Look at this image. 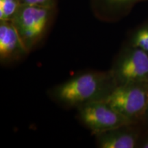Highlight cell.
<instances>
[{
  "instance_id": "9c48e42d",
  "label": "cell",
  "mask_w": 148,
  "mask_h": 148,
  "mask_svg": "<svg viewBox=\"0 0 148 148\" xmlns=\"http://www.w3.org/2000/svg\"><path fill=\"white\" fill-rule=\"evenodd\" d=\"M129 45L148 53V22L134 31L130 40Z\"/></svg>"
},
{
  "instance_id": "6da1fadb",
  "label": "cell",
  "mask_w": 148,
  "mask_h": 148,
  "mask_svg": "<svg viewBox=\"0 0 148 148\" xmlns=\"http://www.w3.org/2000/svg\"><path fill=\"white\" fill-rule=\"evenodd\" d=\"M116 86L110 70L90 71L56 85L49 90V95L62 107L77 109L87 103L103 100Z\"/></svg>"
},
{
  "instance_id": "52a82bcc",
  "label": "cell",
  "mask_w": 148,
  "mask_h": 148,
  "mask_svg": "<svg viewBox=\"0 0 148 148\" xmlns=\"http://www.w3.org/2000/svg\"><path fill=\"white\" fill-rule=\"evenodd\" d=\"M133 125H123L95 135L97 146L100 148L137 147L139 135Z\"/></svg>"
},
{
  "instance_id": "7a4b0ae2",
  "label": "cell",
  "mask_w": 148,
  "mask_h": 148,
  "mask_svg": "<svg viewBox=\"0 0 148 148\" xmlns=\"http://www.w3.org/2000/svg\"><path fill=\"white\" fill-rule=\"evenodd\" d=\"M53 8L38 5H20L11 20L29 52L34 49L45 36L52 15Z\"/></svg>"
},
{
  "instance_id": "3957f363",
  "label": "cell",
  "mask_w": 148,
  "mask_h": 148,
  "mask_svg": "<svg viewBox=\"0 0 148 148\" xmlns=\"http://www.w3.org/2000/svg\"><path fill=\"white\" fill-rule=\"evenodd\" d=\"M103 101L133 123L145 119L148 107V83L117 85Z\"/></svg>"
},
{
  "instance_id": "ba28073f",
  "label": "cell",
  "mask_w": 148,
  "mask_h": 148,
  "mask_svg": "<svg viewBox=\"0 0 148 148\" xmlns=\"http://www.w3.org/2000/svg\"><path fill=\"white\" fill-rule=\"evenodd\" d=\"M101 8L108 14L113 16L123 15L134 5L145 0H97Z\"/></svg>"
},
{
  "instance_id": "8fae6325",
  "label": "cell",
  "mask_w": 148,
  "mask_h": 148,
  "mask_svg": "<svg viewBox=\"0 0 148 148\" xmlns=\"http://www.w3.org/2000/svg\"><path fill=\"white\" fill-rule=\"evenodd\" d=\"M20 5H38L53 8L55 0H19Z\"/></svg>"
},
{
  "instance_id": "8992f818",
  "label": "cell",
  "mask_w": 148,
  "mask_h": 148,
  "mask_svg": "<svg viewBox=\"0 0 148 148\" xmlns=\"http://www.w3.org/2000/svg\"><path fill=\"white\" fill-rule=\"evenodd\" d=\"M29 52L24 46L11 20L0 21V61L10 63L24 58Z\"/></svg>"
},
{
  "instance_id": "30bf717a",
  "label": "cell",
  "mask_w": 148,
  "mask_h": 148,
  "mask_svg": "<svg viewBox=\"0 0 148 148\" xmlns=\"http://www.w3.org/2000/svg\"><path fill=\"white\" fill-rule=\"evenodd\" d=\"M19 5V0H0V21L12 20Z\"/></svg>"
},
{
  "instance_id": "5b68a950",
  "label": "cell",
  "mask_w": 148,
  "mask_h": 148,
  "mask_svg": "<svg viewBox=\"0 0 148 148\" xmlns=\"http://www.w3.org/2000/svg\"><path fill=\"white\" fill-rule=\"evenodd\" d=\"M77 110L79 121L94 135L134 124L103 100L85 104L77 108Z\"/></svg>"
},
{
  "instance_id": "277c9868",
  "label": "cell",
  "mask_w": 148,
  "mask_h": 148,
  "mask_svg": "<svg viewBox=\"0 0 148 148\" xmlns=\"http://www.w3.org/2000/svg\"><path fill=\"white\" fill-rule=\"evenodd\" d=\"M110 71L116 85L148 83V53L129 45L119 53Z\"/></svg>"
},
{
  "instance_id": "7c38bea8",
  "label": "cell",
  "mask_w": 148,
  "mask_h": 148,
  "mask_svg": "<svg viewBox=\"0 0 148 148\" xmlns=\"http://www.w3.org/2000/svg\"><path fill=\"white\" fill-rule=\"evenodd\" d=\"M137 147L141 148H148V137H146L143 140L138 141Z\"/></svg>"
},
{
  "instance_id": "4fadbf2b",
  "label": "cell",
  "mask_w": 148,
  "mask_h": 148,
  "mask_svg": "<svg viewBox=\"0 0 148 148\" xmlns=\"http://www.w3.org/2000/svg\"><path fill=\"white\" fill-rule=\"evenodd\" d=\"M145 119H147V121H148V107H147V112H146V114H145Z\"/></svg>"
}]
</instances>
